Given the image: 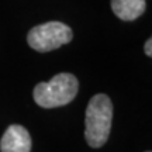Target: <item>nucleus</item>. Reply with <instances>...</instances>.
I'll return each mask as SVG.
<instances>
[{"instance_id":"obj_1","label":"nucleus","mask_w":152,"mask_h":152,"mask_svg":"<svg viewBox=\"0 0 152 152\" xmlns=\"http://www.w3.org/2000/svg\"><path fill=\"white\" fill-rule=\"evenodd\" d=\"M113 121V103L109 96L96 94L90 99L86 109V142L92 148H100L107 142Z\"/></svg>"},{"instance_id":"obj_2","label":"nucleus","mask_w":152,"mask_h":152,"mask_svg":"<svg viewBox=\"0 0 152 152\" xmlns=\"http://www.w3.org/2000/svg\"><path fill=\"white\" fill-rule=\"evenodd\" d=\"M79 90V82L72 73H59L49 82L38 83L34 87V100L39 107L55 109L71 103Z\"/></svg>"},{"instance_id":"obj_3","label":"nucleus","mask_w":152,"mask_h":152,"mask_svg":"<svg viewBox=\"0 0 152 152\" xmlns=\"http://www.w3.org/2000/svg\"><path fill=\"white\" fill-rule=\"evenodd\" d=\"M73 38L71 27L61 21L44 23L28 33V45L38 52H49L71 42Z\"/></svg>"},{"instance_id":"obj_4","label":"nucleus","mask_w":152,"mask_h":152,"mask_svg":"<svg viewBox=\"0 0 152 152\" xmlns=\"http://www.w3.org/2000/svg\"><path fill=\"white\" fill-rule=\"evenodd\" d=\"M1 152H30L31 151V137L28 131L21 125H10L1 137L0 141Z\"/></svg>"},{"instance_id":"obj_5","label":"nucleus","mask_w":152,"mask_h":152,"mask_svg":"<svg viewBox=\"0 0 152 152\" xmlns=\"http://www.w3.org/2000/svg\"><path fill=\"white\" fill-rule=\"evenodd\" d=\"M145 0H111V9L114 14L124 20L132 21L145 11Z\"/></svg>"},{"instance_id":"obj_6","label":"nucleus","mask_w":152,"mask_h":152,"mask_svg":"<svg viewBox=\"0 0 152 152\" xmlns=\"http://www.w3.org/2000/svg\"><path fill=\"white\" fill-rule=\"evenodd\" d=\"M151 45H152V41H151V38H149V39H148L147 42H145V54H147L148 56H151V55H152Z\"/></svg>"}]
</instances>
